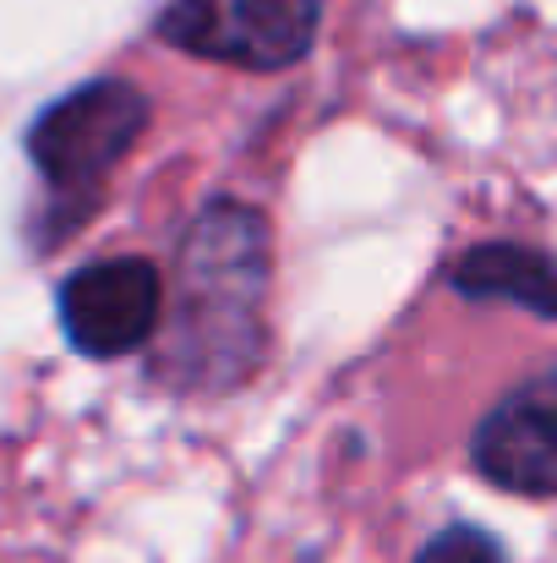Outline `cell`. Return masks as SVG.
<instances>
[{
  "label": "cell",
  "mask_w": 557,
  "mask_h": 563,
  "mask_svg": "<svg viewBox=\"0 0 557 563\" xmlns=\"http://www.w3.org/2000/svg\"><path fill=\"white\" fill-rule=\"evenodd\" d=\"M268 290L274 224L246 197H208L186 219L170 274L165 318L143 351V377L170 399H230L268 362Z\"/></svg>",
  "instance_id": "6da1fadb"
},
{
  "label": "cell",
  "mask_w": 557,
  "mask_h": 563,
  "mask_svg": "<svg viewBox=\"0 0 557 563\" xmlns=\"http://www.w3.org/2000/svg\"><path fill=\"white\" fill-rule=\"evenodd\" d=\"M148 126H154L148 88L132 77H110V71L55 93L22 126V154L44 181L38 208L27 213V252L33 257L60 252L104 208L110 176L148 137Z\"/></svg>",
  "instance_id": "7a4b0ae2"
},
{
  "label": "cell",
  "mask_w": 557,
  "mask_h": 563,
  "mask_svg": "<svg viewBox=\"0 0 557 563\" xmlns=\"http://www.w3.org/2000/svg\"><path fill=\"white\" fill-rule=\"evenodd\" d=\"M328 0H165L154 38L191 60L279 77L318 49Z\"/></svg>",
  "instance_id": "3957f363"
},
{
  "label": "cell",
  "mask_w": 557,
  "mask_h": 563,
  "mask_svg": "<svg viewBox=\"0 0 557 563\" xmlns=\"http://www.w3.org/2000/svg\"><path fill=\"white\" fill-rule=\"evenodd\" d=\"M165 318V268L143 252L88 257L55 285V323L82 362H132Z\"/></svg>",
  "instance_id": "277c9868"
},
{
  "label": "cell",
  "mask_w": 557,
  "mask_h": 563,
  "mask_svg": "<svg viewBox=\"0 0 557 563\" xmlns=\"http://www.w3.org/2000/svg\"><path fill=\"white\" fill-rule=\"evenodd\" d=\"M465 460L498 493L525 504L557 498V367H536L525 383H514L470 427Z\"/></svg>",
  "instance_id": "5b68a950"
},
{
  "label": "cell",
  "mask_w": 557,
  "mask_h": 563,
  "mask_svg": "<svg viewBox=\"0 0 557 563\" xmlns=\"http://www.w3.org/2000/svg\"><path fill=\"white\" fill-rule=\"evenodd\" d=\"M443 285L470 307H520L536 323H557V263L536 241H476L443 268Z\"/></svg>",
  "instance_id": "8992f818"
},
{
  "label": "cell",
  "mask_w": 557,
  "mask_h": 563,
  "mask_svg": "<svg viewBox=\"0 0 557 563\" xmlns=\"http://www.w3.org/2000/svg\"><path fill=\"white\" fill-rule=\"evenodd\" d=\"M410 563H509V542L476 520H448L415 548Z\"/></svg>",
  "instance_id": "52a82bcc"
}]
</instances>
